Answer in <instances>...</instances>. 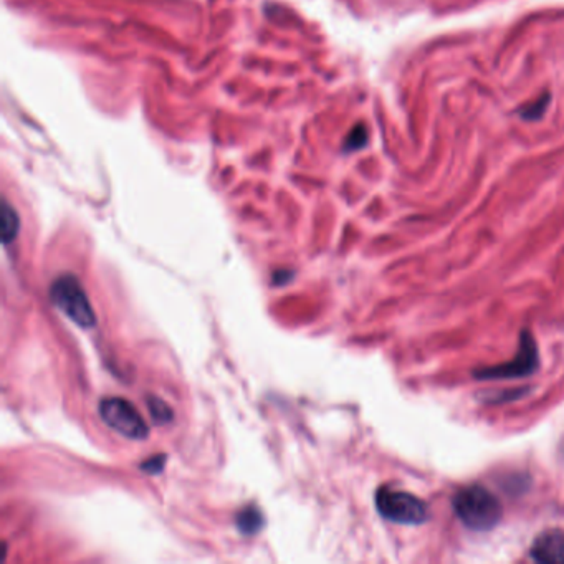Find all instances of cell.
I'll return each instance as SVG.
<instances>
[{"label":"cell","instance_id":"cell-1","mask_svg":"<svg viewBox=\"0 0 564 564\" xmlns=\"http://www.w3.org/2000/svg\"><path fill=\"white\" fill-rule=\"evenodd\" d=\"M455 515L465 526L475 531H488L500 523L503 506L495 495L480 485H470L455 493Z\"/></svg>","mask_w":564,"mask_h":564},{"label":"cell","instance_id":"cell-2","mask_svg":"<svg viewBox=\"0 0 564 564\" xmlns=\"http://www.w3.org/2000/svg\"><path fill=\"white\" fill-rule=\"evenodd\" d=\"M50 300L63 314L85 330L96 326V313L81 281L75 275L58 276L50 286Z\"/></svg>","mask_w":564,"mask_h":564},{"label":"cell","instance_id":"cell-3","mask_svg":"<svg viewBox=\"0 0 564 564\" xmlns=\"http://www.w3.org/2000/svg\"><path fill=\"white\" fill-rule=\"evenodd\" d=\"M376 508L379 515L392 523L420 525L429 520L427 503L402 490L389 487L379 488L376 493Z\"/></svg>","mask_w":564,"mask_h":564},{"label":"cell","instance_id":"cell-4","mask_svg":"<svg viewBox=\"0 0 564 564\" xmlns=\"http://www.w3.org/2000/svg\"><path fill=\"white\" fill-rule=\"evenodd\" d=\"M100 417L103 422L129 441H145L149 429L145 417L131 402L123 397H106L100 402Z\"/></svg>","mask_w":564,"mask_h":564},{"label":"cell","instance_id":"cell-5","mask_svg":"<svg viewBox=\"0 0 564 564\" xmlns=\"http://www.w3.org/2000/svg\"><path fill=\"white\" fill-rule=\"evenodd\" d=\"M538 368V346H536L533 336L528 331L521 333L520 349L513 361L500 366L487 368L475 371L478 379H511V377H525L535 372Z\"/></svg>","mask_w":564,"mask_h":564},{"label":"cell","instance_id":"cell-6","mask_svg":"<svg viewBox=\"0 0 564 564\" xmlns=\"http://www.w3.org/2000/svg\"><path fill=\"white\" fill-rule=\"evenodd\" d=\"M530 554L538 563L564 564V531L548 530L536 536Z\"/></svg>","mask_w":564,"mask_h":564},{"label":"cell","instance_id":"cell-7","mask_svg":"<svg viewBox=\"0 0 564 564\" xmlns=\"http://www.w3.org/2000/svg\"><path fill=\"white\" fill-rule=\"evenodd\" d=\"M18 230H20V217H18L17 210L4 201L2 207V242L4 245H8L12 240L17 239Z\"/></svg>","mask_w":564,"mask_h":564},{"label":"cell","instance_id":"cell-8","mask_svg":"<svg viewBox=\"0 0 564 564\" xmlns=\"http://www.w3.org/2000/svg\"><path fill=\"white\" fill-rule=\"evenodd\" d=\"M263 526L262 513L255 508H245L237 516V528L243 535H255Z\"/></svg>","mask_w":564,"mask_h":564},{"label":"cell","instance_id":"cell-9","mask_svg":"<svg viewBox=\"0 0 564 564\" xmlns=\"http://www.w3.org/2000/svg\"><path fill=\"white\" fill-rule=\"evenodd\" d=\"M147 409H149L151 417L156 424H169L174 417L173 409L163 399H159V397H147Z\"/></svg>","mask_w":564,"mask_h":564},{"label":"cell","instance_id":"cell-10","mask_svg":"<svg viewBox=\"0 0 564 564\" xmlns=\"http://www.w3.org/2000/svg\"><path fill=\"white\" fill-rule=\"evenodd\" d=\"M549 98H551V96L543 95V96H541V98L533 101V103L526 105L525 108L520 111L521 118L530 119V121H535V119H539L541 116H543L544 111H546V108H548V101H549Z\"/></svg>","mask_w":564,"mask_h":564},{"label":"cell","instance_id":"cell-11","mask_svg":"<svg viewBox=\"0 0 564 564\" xmlns=\"http://www.w3.org/2000/svg\"><path fill=\"white\" fill-rule=\"evenodd\" d=\"M366 142H368V131H366V128L363 126V124H359V126H356L353 131L349 133L348 141H346L344 147L348 151L361 149V147L366 145Z\"/></svg>","mask_w":564,"mask_h":564},{"label":"cell","instance_id":"cell-12","mask_svg":"<svg viewBox=\"0 0 564 564\" xmlns=\"http://www.w3.org/2000/svg\"><path fill=\"white\" fill-rule=\"evenodd\" d=\"M166 464V457L164 455H157V457H152L151 460L145 462V464L141 465V470L147 471V474H161V470H163V466Z\"/></svg>","mask_w":564,"mask_h":564}]
</instances>
